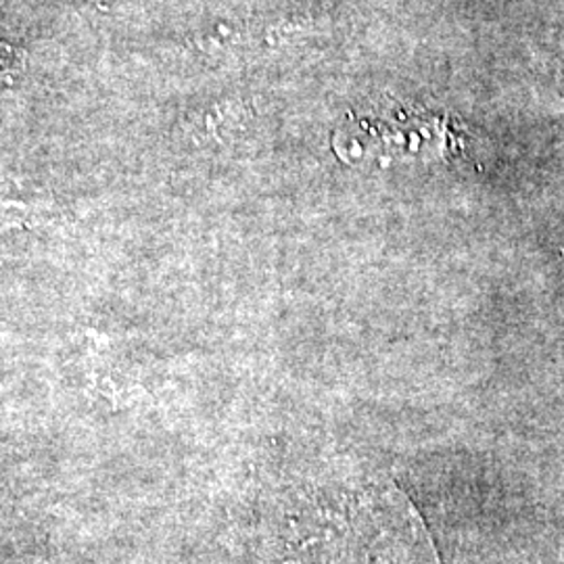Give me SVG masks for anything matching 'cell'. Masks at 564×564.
I'll list each match as a JSON object with an SVG mask.
<instances>
[]
</instances>
